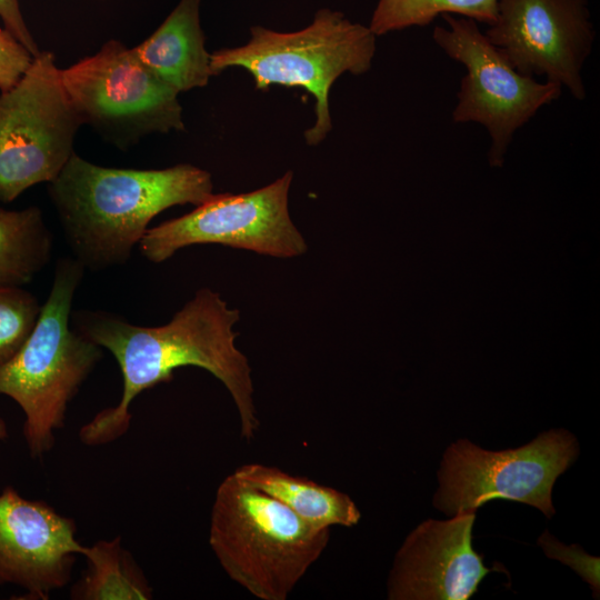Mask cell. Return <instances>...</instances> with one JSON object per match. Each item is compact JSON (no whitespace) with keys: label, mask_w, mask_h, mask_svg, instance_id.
<instances>
[{"label":"cell","mask_w":600,"mask_h":600,"mask_svg":"<svg viewBox=\"0 0 600 600\" xmlns=\"http://www.w3.org/2000/svg\"><path fill=\"white\" fill-rule=\"evenodd\" d=\"M484 34L519 73L586 98L581 69L594 39L587 0H497Z\"/></svg>","instance_id":"11"},{"label":"cell","mask_w":600,"mask_h":600,"mask_svg":"<svg viewBox=\"0 0 600 600\" xmlns=\"http://www.w3.org/2000/svg\"><path fill=\"white\" fill-rule=\"evenodd\" d=\"M238 309L220 293L199 289L171 320L162 326L133 324L104 310H78L71 324L116 359L122 376L118 404L99 411L79 432L86 446H101L130 428L132 401L142 391L169 382L174 370L198 367L214 376L231 394L240 418L241 437L252 439L260 426L253 403L248 358L236 347L233 326Z\"/></svg>","instance_id":"1"},{"label":"cell","mask_w":600,"mask_h":600,"mask_svg":"<svg viewBox=\"0 0 600 600\" xmlns=\"http://www.w3.org/2000/svg\"><path fill=\"white\" fill-rule=\"evenodd\" d=\"M32 59V54L6 28L0 29V92L19 81Z\"/></svg>","instance_id":"20"},{"label":"cell","mask_w":600,"mask_h":600,"mask_svg":"<svg viewBox=\"0 0 600 600\" xmlns=\"http://www.w3.org/2000/svg\"><path fill=\"white\" fill-rule=\"evenodd\" d=\"M0 18L4 28L36 57L40 49L23 19L19 0H0Z\"/></svg>","instance_id":"22"},{"label":"cell","mask_w":600,"mask_h":600,"mask_svg":"<svg viewBox=\"0 0 600 600\" xmlns=\"http://www.w3.org/2000/svg\"><path fill=\"white\" fill-rule=\"evenodd\" d=\"M292 171L260 189L213 194L181 217L149 228L138 247L153 263L193 244L217 243L274 258L302 256L308 244L289 214Z\"/></svg>","instance_id":"9"},{"label":"cell","mask_w":600,"mask_h":600,"mask_svg":"<svg viewBox=\"0 0 600 600\" xmlns=\"http://www.w3.org/2000/svg\"><path fill=\"white\" fill-rule=\"evenodd\" d=\"M47 184L72 257L91 271L126 264L162 211L214 194L210 172L193 164L109 168L76 152Z\"/></svg>","instance_id":"2"},{"label":"cell","mask_w":600,"mask_h":600,"mask_svg":"<svg viewBox=\"0 0 600 600\" xmlns=\"http://www.w3.org/2000/svg\"><path fill=\"white\" fill-rule=\"evenodd\" d=\"M73 257L60 258L49 296L18 352L0 366V394L24 414L29 452L42 457L62 428L70 401L102 358V348L71 324L74 294L84 274Z\"/></svg>","instance_id":"3"},{"label":"cell","mask_w":600,"mask_h":600,"mask_svg":"<svg viewBox=\"0 0 600 600\" xmlns=\"http://www.w3.org/2000/svg\"><path fill=\"white\" fill-rule=\"evenodd\" d=\"M81 126L54 54L41 50L19 81L0 93V203L52 181L74 153Z\"/></svg>","instance_id":"7"},{"label":"cell","mask_w":600,"mask_h":600,"mask_svg":"<svg viewBox=\"0 0 600 600\" xmlns=\"http://www.w3.org/2000/svg\"><path fill=\"white\" fill-rule=\"evenodd\" d=\"M476 509L419 524L399 549L388 580L391 600H467L494 568L472 547Z\"/></svg>","instance_id":"13"},{"label":"cell","mask_w":600,"mask_h":600,"mask_svg":"<svg viewBox=\"0 0 600 600\" xmlns=\"http://www.w3.org/2000/svg\"><path fill=\"white\" fill-rule=\"evenodd\" d=\"M52 250L53 236L40 208L0 207V288L31 282L49 263Z\"/></svg>","instance_id":"16"},{"label":"cell","mask_w":600,"mask_h":600,"mask_svg":"<svg viewBox=\"0 0 600 600\" xmlns=\"http://www.w3.org/2000/svg\"><path fill=\"white\" fill-rule=\"evenodd\" d=\"M248 43L210 53L212 76L228 68L246 69L259 90L270 86L298 87L316 100V121L304 131L308 146L323 141L332 129L329 92L344 72L362 74L371 68L376 34L340 11L321 9L302 30L278 32L260 26L250 29Z\"/></svg>","instance_id":"5"},{"label":"cell","mask_w":600,"mask_h":600,"mask_svg":"<svg viewBox=\"0 0 600 600\" xmlns=\"http://www.w3.org/2000/svg\"><path fill=\"white\" fill-rule=\"evenodd\" d=\"M61 77L81 123L121 150L146 136L186 128L179 92L119 40L61 69Z\"/></svg>","instance_id":"6"},{"label":"cell","mask_w":600,"mask_h":600,"mask_svg":"<svg viewBox=\"0 0 600 600\" xmlns=\"http://www.w3.org/2000/svg\"><path fill=\"white\" fill-rule=\"evenodd\" d=\"M578 453L576 438L563 429L549 430L528 444L502 451H488L460 439L443 453L433 504L454 516L504 499L536 507L550 518L554 514L553 484Z\"/></svg>","instance_id":"8"},{"label":"cell","mask_w":600,"mask_h":600,"mask_svg":"<svg viewBox=\"0 0 600 600\" xmlns=\"http://www.w3.org/2000/svg\"><path fill=\"white\" fill-rule=\"evenodd\" d=\"M444 13H457L491 26L497 19V0H379L369 28L376 36H382L428 26Z\"/></svg>","instance_id":"18"},{"label":"cell","mask_w":600,"mask_h":600,"mask_svg":"<svg viewBox=\"0 0 600 600\" xmlns=\"http://www.w3.org/2000/svg\"><path fill=\"white\" fill-rule=\"evenodd\" d=\"M440 17L448 28L434 27V42L467 69L452 112L453 122L484 126L492 140L490 162L500 166L513 133L542 106L558 99L562 87L519 73L474 20L448 13Z\"/></svg>","instance_id":"10"},{"label":"cell","mask_w":600,"mask_h":600,"mask_svg":"<svg viewBox=\"0 0 600 600\" xmlns=\"http://www.w3.org/2000/svg\"><path fill=\"white\" fill-rule=\"evenodd\" d=\"M539 544L543 547L549 557L559 559L571 566L584 580H587L597 592L599 590V559L584 553L579 547L578 550L563 547L556 541L547 531L539 539Z\"/></svg>","instance_id":"21"},{"label":"cell","mask_w":600,"mask_h":600,"mask_svg":"<svg viewBox=\"0 0 600 600\" xmlns=\"http://www.w3.org/2000/svg\"><path fill=\"white\" fill-rule=\"evenodd\" d=\"M87 570L72 587L74 600H149L152 588L121 537L84 546Z\"/></svg>","instance_id":"17"},{"label":"cell","mask_w":600,"mask_h":600,"mask_svg":"<svg viewBox=\"0 0 600 600\" xmlns=\"http://www.w3.org/2000/svg\"><path fill=\"white\" fill-rule=\"evenodd\" d=\"M9 436L8 426L4 419L0 416V440L7 439Z\"/></svg>","instance_id":"23"},{"label":"cell","mask_w":600,"mask_h":600,"mask_svg":"<svg viewBox=\"0 0 600 600\" xmlns=\"http://www.w3.org/2000/svg\"><path fill=\"white\" fill-rule=\"evenodd\" d=\"M232 473L277 499L314 527H352L361 518L358 507L348 494L310 479L289 474L279 468L246 463Z\"/></svg>","instance_id":"15"},{"label":"cell","mask_w":600,"mask_h":600,"mask_svg":"<svg viewBox=\"0 0 600 600\" xmlns=\"http://www.w3.org/2000/svg\"><path fill=\"white\" fill-rule=\"evenodd\" d=\"M200 4L201 0H180L151 36L131 48L149 70L179 93L206 87L213 77Z\"/></svg>","instance_id":"14"},{"label":"cell","mask_w":600,"mask_h":600,"mask_svg":"<svg viewBox=\"0 0 600 600\" xmlns=\"http://www.w3.org/2000/svg\"><path fill=\"white\" fill-rule=\"evenodd\" d=\"M73 519L43 501L22 497L13 487L0 493V584L24 590L27 599L47 600L71 578L77 540Z\"/></svg>","instance_id":"12"},{"label":"cell","mask_w":600,"mask_h":600,"mask_svg":"<svg viewBox=\"0 0 600 600\" xmlns=\"http://www.w3.org/2000/svg\"><path fill=\"white\" fill-rule=\"evenodd\" d=\"M330 529L304 521L233 473L219 484L209 544L231 580L261 600H286L320 558Z\"/></svg>","instance_id":"4"},{"label":"cell","mask_w":600,"mask_h":600,"mask_svg":"<svg viewBox=\"0 0 600 600\" xmlns=\"http://www.w3.org/2000/svg\"><path fill=\"white\" fill-rule=\"evenodd\" d=\"M40 309L37 297L22 287L0 288V366L21 348Z\"/></svg>","instance_id":"19"}]
</instances>
